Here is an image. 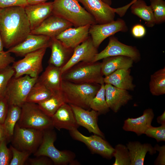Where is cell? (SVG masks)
<instances>
[{
  "mask_svg": "<svg viewBox=\"0 0 165 165\" xmlns=\"http://www.w3.org/2000/svg\"><path fill=\"white\" fill-rule=\"evenodd\" d=\"M24 7L0 8V35L6 49L21 43L30 34V24Z\"/></svg>",
  "mask_w": 165,
  "mask_h": 165,
  "instance_id": "6da1fadb",
  "label": "cell"
},
{
  "mask_svg": "<svg viewBox=\"0 0 165 165\" xmlns=\"http://www.w3.org/2000/svg\"><path fill=\"white\" fill-rule=\"evenodd\" d=\"M79 2L78 0H54L53 14L71 22L75 27L97 24L94 17Z\"/></svg>",
  "mask_w": 165,
  "mask_h": 165,
  "instance_id": "7a4b0ae2",
  "label": "cell"
},
{
  "mask_svg": "<svg viewBox=\"0 0 165 165\" xmlns=\"http://www.w3.org/2000/svg\"><path fill=\"white\" fill-rule=\"evenodd\" d=\"M101 86L97 84L75 83L63 80L61 90L66 103L89 110L90 102Z\"/></svg>",
  "mask_w": 165,
  "mask_h": 165,
  "instance_id": "3957f363",
  "label": "cell"
},
{
  "mask_svg": "<svg viewBox=\"0 0 165 165\" xmlns=\"http://www.w3.org/2000/svg\"><path fill=\"white\" fill-rule=\"evenodd\" d=\"M101 62H81L62 74V80L78 84L104 83Z\"/></svg>",
  "mask_w": 165,
  "mask_h": 165,
  "instance_id": "277c9868",
  "label": "cell"
},
{
  "mask_svg": "<svg viewBox=\"0 0 165 165\" xmlns=\"http://www.w3.org/2000/svg\"><path fill=\"white\" fill-rule=\"evenodd\" d=\"M56 137V133L53 129L44 130L42 142L34 155L35 156H47L55 165H73L77 163L74 160L75 155L73 152L66 150L60 151L56 148L54 143Z\"/></svg>",
  "mask_w": 165,
  "mask_h": 165,
  "instance_id": "5b68a950",
  "label": "cell"
},
{
  "mask_svg": "<svg viewBox=\"0 0 165 165\" xmlns=\"http://www.w3.org/2000/svg\"><path fill=\"white\" fill-rule=\"evenodd\" d=\"M21 108L20 117L17 123L20 127L42 131L54 128L51 117L45 113L38 104L26 102Z\"/></svg>",
  "mask_w": 165,
  "mask_h": 165,
  "instance_id": "8992f818",
  "label": "cell"
},
{
  "mask_svg": "<svg viewBox=\"0 0 165 165\" xmlns=\"http://www.w3.org/2000/svg\"><path fill=\"white\" fill-rule=\"evenodd\" d=\"M38 78L28 75L13 76L8 84L4 96L9 106L15 105L21 107L26 102L27 96Z\"/></svg>",
  "mask_w": 165,
  "mask_h": 165,
  "instance_id": "52a82bcc",
  "label": "cell"
},
{
  "mask_svg": "<svg viewBox=\"0 0 165 165\" xmlns=\"http://www.w3.org/2000/svg\"><path fill=\"white\" fill-rule=\"evenodd\" d=\"M44 131L20 127L16 123L11 138L12 146L20 151L34 154L41 144Z\"/></svg>",
  "mask_w": 165,
  "mask_h": 165,
  "instance_id": "ba28073f",
  "label": "cell"
},
{
  "mask_svg": "<svg viewBox=\"0 0 165 165\" xmlns=\"http://www.w3.org/2000/svg\"><path fill=\"white\" fill-rule=\"evenodd\" d=\"M47 48H43L28 53L24 58L15 61L12 66L15 71L14 76L28 75L37 78L43 70L42 61Z\"/></svg>",
  "mask_w": 165,
  "mask_h": 165,
  "instance_id": "9c48e42d",
  "label": "cell"
},
{
  "mask_svg": "<svg viewBox=\"0 0 165 165\" xmlns=\"http://www.w3.org/2000/svg\"><path fill=\"white\" fill-rule=\"evenodd\" d=\"M123 56L131 58L134 62L137 63L141 60L139 50L134 46L124 44L119 41L116 37H109L107 46L95 56L93 62H95L105 58L112 56Z\"/></svg>",
  "mask_w": 165,
  "mask_h": 165,
  "instance_id": "30bf717a",
  "label": "cell"
},
{
  "mask_svg": "<svg viewBox=\"0 0 165 165\" xmlns=\"http://www.w3.org/2000/svg\"><path fill=\"white\" fill-rule=\"evenodd\" d=\"M128 30L125 21L122 19L118 18L116 20L105 24L91 25L89 33L94 46L98 48L107 38L118 32H125Z\"/></svg>",
  "mask_w": 165,
  "mask_h": 165,
  "instance_id": "8fae6325",
  "label": "cell"
},
{
  "mask_svg": "<svg viewBox=\"0 0 165 165\" xmlns=\"http://www.w3.org/2000/svg\"><path fill=\"white\" fill-rule=\"evenodd\" d=\"M69 132L74 139L84 143L93 153L99 154L107 159H111L113 157L114 148L102 137L95 134L86 136L77 129Z\"/></svg>",
  "mask_w": 165,
  "mask_h": 165,
  "instance_id": "7c38bea8",
  "label": "cell"
},
{
  "mask_svg": "<svg viewBox=\"0 0 165 165\" xmlns=\"http://www.w3.org/2000/svg\"><path fill=\"white\" fill-rule=\"evenodd\" d=\"M73 26L69 21L53 14L39 26L31 30L30 34L43 35L54 38Z\"/></svg>",
  "mask_w": 165,
  "mask_h": 165,
  "instance_id": "4fadbf2b",
  "label": "cell"
},
{
  "mask_svg": "<svg viewBox=\"0 0 165 165\" xmlns=\"http://www.w3.org/2000/svg\"><path fill=\"white\" fill-rule=\"evenodd\" d=\"M85 9L94 18L97 24H102L114 20L115 8L102 0H78Z\"/></svg>",
  "mask_w": 165,
  "mask_h": 165,
  "instance_id": "5bb4252c",
  "label": "cell"
},
{
  "mask_svg": "<svg viewBox=\"0 0 165 165\" xmlns=\"http://www.w3.org/2000/svg\"><path fill=\"white\" fill-rule=\"evenodd\" d=\"M51 38L40 35L29 34L21 43L7 50L17 56L26 54L43 48L49 47Z\"/></svg>",
  "mask_w": 165,
  "mask_h": 165,
  "instance_id": "9a60e30c",
  "label": "cell"
},
{
  "mask_svg": "<svg viewBox=\"0 0 165 165\" xmlns=\"http://www.w3.org/2000/svg\"><path fill=\"white\" fill-rule=\"evenodd\" d=\"M91 38H88L74 50L73 54L67 63L61 68L62 74L77 63L81 62H93L98 53Z\"/></svg>",
  "mask_w": 165,
  "mask_h": 165,
  "instance_id": "2e32d148",
  "label": "cell"
},
{
  "mask_svg": "<svg viewBox=\"0 0 165 165\" xmlns=\"http://www.w3.org/2000/svg\"><path fill=\"white\" fill-rule=\"evenodd\" d=\"M53 2H44L28 4L24 7L31 30L39 26L53 14Z\"/></svg>",
  "mask_w": 165,
  "mask_h": 165,
  "instance_id": "e0dca14e",
  "label": "cell"
},
{
  "mask_svg": "<svg viewBox=\"0 0 165 165\" xmlns=\"http://www.w3.org/2000/svg\"><path fill=\"white\" fill-rule=\"evenodd\" d=\"M73 111L77 124L85 128L89 132L104 138V134L100 129L98 124V116L96 111H89L81 107L70 105Z\"/></svg>",
  "mask_w": 165,
  "mask_h": 165,
  "instance_id": "ac0fdd59",
  "label": "cell"
},
{
  "mask_svg": "<svg viewBox=\"0 0 165 165\" xmlns=\"http://www.w3.org/2000/svg\"><path fill=\"white\" fill-rule=\"evenodd\" d=\"M51 118L53 127L59 130L64 129L70 131L79 127L71 105L66 103L60 107Z\"/></svg>",
  "mask_w": 165,
  "mask_h": 165,
  "instance_id": "d6986e66",
  "label": "cell"
},
{
  "mask_svg": "<svg viewBox=\"0 0 165 165\" xmlns=\"http://www.w3.org/2000/svg\"><path fill=\"white\" fill-rule=\"evenodd\" d=\"M91 25H87L68 28L55 38L60 41L68 48L74 49L89 37V29Z\"/></svg>",
  "mask_w": 165,
  "mask_h": 165,
  "instance_id": "ffe728a7",
  "label": "cell"
},
{
  "mask_svg": "<svg viewBox=\"0 0 165 165\" xmlns=\"http://www.w3.org/2000/svg\"><path fill=\"white\" fill-rule=\"evenodd\" d=\"M105 99L110 109L116 113L123 106L133 99L128 90L105 83Z\"/></svg>",
  "mask_w": 165,
  "mask_h": 165,
  "instance_id": "44dd1931",
  "label": "cell"
},
{
  "mask_svg": "<svg viewBox=\"0 0 165 165\" xmlns=\"http://www.w3.org/2000/svg\"><path fill=\"white\" fill-rule=\"evenodd\" d=\"M154 116L153 110L150 108L146 109L141 116L135 118H128L124 120L123 129L125 131L133 132L138 136H140L145 134L152 126Z\"/></svg>",
  "mask_w": 165,
  "mask_h": 165,
  "instance_id": "7402d4cb",
  "label": "cell"
},
{
  "mask_svg": "<svg viewBox=\"0 0 165 165\" xmlns=\"http://www.w3.org/2000/svg\"><path fill=\"white\" fill-rule=\"evenodd\" d=\"M49 47L51 52L49 64L61 68L69 60L74 51L66 47L55 38H51Z\"/></svg>",
  "mask_w": 165,
  "mask_h": 165,
  "instance_id": "603a6c76",
  "label": "cell"
},
{
  "mask_svg": "<svg viewBox=\"0 0 165 165\" xmlns=\"http://www.w3.org/2000/svg\"><path fill=\"white\" fill-rule=\"evenodd\" d=\"M62 74L61 68L49 64L37 81L53 92L61 90Z\"/></svg>",
  "mask_w": 165,
  "mask_h": 165,
  "instance_id": "cb8c5ba5",
  "label": "cell"
},
{
  "mask_svg": "<svg viewBox=\"0 0 165 165\" xmlns=\"http://www.w3.org/2000/svg\"><path fill=\"white\" fill-rule=\"evenodd\" d=\"M130 75V69H121L115 71L104 78V83L110 84L117 88L133 91L135 85Z\"/></svg>",
  "mask_w": 165,
  "mask_h": 165,
  "instance_id": "d4e9b609",
  "label": "cell"
},
{
  "mask_svg": "<svg viewBox=\"0 0 165 165\" xmlns=\"http://www.w3.org/2000/svg\"><path fill=\"white\" fill-rule=\"evenodd\" d=\"M130 158V165H143L147 152L153 155L156 152L154 147L149 143L142 144L138 141L129 142L126 144Z\"/></svg>",
  "mask_w": 165,
  "mask_h": 165,
  "instance_id": "484cf974",
  "label": "cell"
},
{
  "mask_svg": "<svg viewBox=\"0 0 165 165\" xmlns=\"http://www.w3.org/2000/svg\"><path fill=\"white\" fill-rule=\"evenodd\" d=\"M102 60L101 72L105 76L118 70L130 69L134 62L131 58L123 56L109 57Z\"/></svg>",
  "mask_w": 165,
  "mask_h": 165,
  "instance_id": "4316f807",
  "label": "cell"
},
{
  "mask_svg": "<svg viewBox=\"0 0 165 165\" xmlns=\"http://www.w3.org/2000/svg\"><path fill=\"white\" fill-rule=\"evenodd\" d=\"M131 6V13L144 21L147 26L152 27L155 25V18L150 6H148L143 0H137Z\"/></svg>",
  "mask_w": 165,
  "mask_h": 165,
  "instance_id": "83f0119b",
  "label": "cell"
},
{
  "mask_svg": "<svg viewBox=\"0 0 165 165\" xmlns=\"http://www.w3.org/2000/svg\"><path fill=\"white\" fill-rule=\"evenodd\" d=\"M65 103L61 90L53 92L49 98L38 104L45 113L51 117L60 107Z\"/></svg>",
  "mask_w": 165,
  "mask_h": 165,
  "instance_id": "f1b7e54d",
  "label": "cell"
},
{
  "mask_svg": "<svg viewBox=\"0 0 165 165\" xmlns=\"http://www.w3.org/2000/svg\"><path fill=\"white\" fill-rule=\"evenodd\" d=\"M21 111V107L15 105H9L7 113L3 124L8 140L13 135L15 125L19 120Z\"/></svg>",
  "mask_w": 165,
  "mask_h": 165,
  "instance_id": "f546056e",
  "label": "cell"
},
{
  "mask_svg": "<svg viewBox=\"0 0 165 165\" xmlns=\"http://www.w3.org/2000/svg\"><path fill=\"white\" fill-rule=\"evenodd\" d=\"M149 86L150 91L153 96H159L165 94V67L151 75Z\"/></svg>",
  "mask_w": 165,
  "mask_h": 165,
  "instance_id": "4dcf8cb0",
  "label": "cell"
},
{
  "mask_svg": "<svg viewBox=\"0 0 165 165\" xmlns=\"http://www.w3.org/2000/svg\"><path fill=\"white\" fill-rule=\"evenodd\" d=\"M53 93L37 81L31 89L26 102L38 104L48 99Z\"/></svg>",
  "mask_w": 165,
  "mask_h": 165,
  "instance_id": "1f68e13d",
  "label": "cell"
},
{
  "mask_svg": "<svg viewBox=\"0 0 165 165\" xmlns=\"http://www.w3.org/2000/svg\"><path fill=\"white\" fill-rule=\"evenodd\" d=\"M90 107V109L97 112L99 115L105 114L109 111L105 99V83L101 85L99 90L91 101Z\"/></svg>",
  "mask_w": 165,
  "mask_h": 165,
  "instance_id": "d6a6232c",
  "label": "cell"
},
{
  "mask_svg": "<svg viewBox=\"0 0 165 165\" xmlns=\"http://www.w3.org/2000/svg\"><path fill=\"white\" fill-rule=\"evenodd\" d=\"M113 157L115 160L113 165H130V158L128 149L126 146L119 144L114 148Z\"/></svg>",
  "mask_w": 165,
  "mask_h": 165,
  "instance_id": "836d02e7",
  "label": "cell"
},
{
  "mask_svg": "<svg viewBox=\"0 0 165 165\" xmlns=\"http://www.w3.org/2000/svg\"><path fill=\"white\" fill-rule=\"evenodd\" d=\"M156 24H160L165 21V2L163 0H150Z\"/></svg>",
  "mask_w": 165,
  "mask_h": 165,
  "instance_id": "e575fe53",
  "label": "cell"
},
{
  "mask_svg": "<svg viewBox=\"0 0 165 165\" xmlns=\"http://www.w3.org/2000/svg\"><path fill=\"white\" fill-rule=\"evenodd\" d=\"M14 74L15 71L10 65L0 70V99L4 97L8 84Z\"/></svg>",
  "mask_w": 165,
  "mask_h": 165,
  "instance_id": "d590c367",
  "label": "cell"
},
{
  "mask_svg": "<svg viewBox=\"0 0 165 165\" xmlns=\"http://www.w3.org/2000/svg\"><path fill=\"white\" fill-rule=\"evenodd\" d=\"M10 148L11 151L12 157L9 165H24L31 154L24 151H20L16 149L12 145Z\"/></svg>",
  "mask_w": 165,
  "mask_h": 165,
  "instance_id": "8d00e7d4",
  "label": "cell"
},
{
  "mask_svg": "<svg viewBox=\"0 0 165 165\" xmlns=\"http://www.w3.org/2000/svg\"><path fill=\"white\" fill-rule=\"evenodd\" d=\"M8 141L5 138L0 143V165H9L12 158L11 151L7 146Z\"/></svg>",
  "mask_w": 165,
  "mask_h": 165,
  "instance_id": "74e56055",
  "label": "cell"
},
{
  "mask_svg": "<svg viewBox=\"0 0 165 165\" xmlns=\"http://www.w3.org/2000/svg\"><path fill=\"white\" fill-rule=\"evenodd\" d=\"M145 134L155 139L157 142L165 141V124L157 127L151 126L146 131Z\"/></svg>",
  "mask_w": 165,
  "mask_h": 165,
  "instance_id": "f35d334b",
  "label": "cell"
},
{
  "mask_svg": "<svg viewBox=\"0 0 165 165\" xmlns=\"http://www.w3.org/2000/svg\"><path fill=\"white\" fill-rule=\"evenodd\" d=\"M53 163L49 157L44 156H35L33 158H29L25 164L30 165H50Z\"/></svg>",
  "mask_w": 165,
  "mask_h": 165,
  "instance_id": "ab89813d",
  "label": "cell"
},
{
  "mask_svg": "<svg viewBox=\"0 0 165 165\" xmlns=\"http://www.w3.org/2000/svg\"><path fill=\"white\" fill-rule=\"evenodd\" d=\"M15 60L14 58L11 55V53L7 51L0 52V70L10 66Z\"/></svg>",
  "mask_w": 165,
  "mask_h": 165,
  "instance_id": "60d3db41",
  "label": "cell"
},
{
  "mask_svg": "<svg viewBox=\"0 0 165 165\" xmlns=\"http://www.w3.org/2000/svg\"><path fill=\"white\" fill-rule=\"evenodd\" d=\"M28 4L27 0H0V8L14 6L24 7Z\"/></svg>",
  "mask_w": 165,
  "mask_h": 165,
  "instance_id": "b9f144b4",
  "label": "cell"
},
{
  "mask_svg": "<svg viewBox=\"0 0 165 165\" xmlns=\"http://www.w3.org/2000/svg\"><path fill=\"white\" fill-rule=\"evenodd\" d=\"M156 151L159 153L157 157L155 160L154 164L156 165H165V145L160 146L158 144L154 147Z\"/></svg>",
  "mask_w": 165,
  "mask_h": 165,
  "instance_id": "7bdbcfd3",
  "label": "cell"
},
{
  "mask_svg": "<svg viewBox=\"0 0 165 165\" xmlns=\"http://www.w3.org/2000/svg\"><path fill=\"white\" fill-rule=\"evenodd\" d=\"M9 106L7 102L4 97L0 99V124L4 123L7 113Z\"/></svg>",
  "mask_w": 165,
  "mask_h": 165,
  "instance_id": "ee69618b",
  "label": "cell"
},
{
  "mask_svg": "<svg viewBox=\"0 0 165 165\" xmlns=\"http://www.w3.org/2000/svg\"><path fill=\"white\" fill-rule=\"evenodd\" d=\"M131 32L133 35L136 38H141L144 36L146 33L145 27L141 24H137L132 28Z\"/></svg>",
  "mask_w": 165,
  "mask_h": 165,
  "instance_id": "f6af8a7d",
  "label": "cell"
},
{
  "mask_svg": "<svg viewBox=\"0 0 165 165\" xmlns=\"http://www.w3.org/2000/svg\"><path fill=\"white\" fill-rule=\"evenodd\" d=\"M137 0H133L129 4L122 7L117 8H115V13L118 14L120 17L124 15L127 10L133 3Z\"/></svg>",
  "mask_w": 165,
  "mask_h": 165,
  "instance_id": "bcb514c9",
  "label": "cell"
},
{
  "mask_svg": "<svg viewBox=\"0 0 165 165\" xmlns=\"http://www.w3.org/2000/svg\"><path fill=\"white\" fill-rule=\"evenodd\" d=\"M157 122L161 125L165 124V111L157 118Z\"/></svg>",
  "mask_w": 165,
  "mask_h": 165,
  "instance_id": "7dc6e473",
  "label": "cell"
},
{
  "mask_svg": "<svg viewBox=\"0 0 165 165\" xmlns=\"http://www.w3.org/2000/svg\"><path fill=\"white\" fill-rule=\"evenodd\" d=\"M5 138H6L5 129L3 124H0V143Z\"/></svg>",
  "mask_w": 165,
  "mask_h": 165,
  "instance_id": "c3c4849f",
  "label": "cell"
},
{
  "mask_svg": "<svg viewBox=\"0 0 165 165\" xmlns=\"http://www.w3.org/2000/svg\"><path fill=\"white\" fill-rule=\"evenodd\" d=\"M47 0H27L28 4H33L46 2Z\"/></svg>",
  "mask_w": 165,
  "mask_h": 165,
  "instance_id": "681fc988",
  "label": "cell"
},
{
  "mask_svg": "<svg viewBox=\"0 0 165 165\" xmlns=\"http://www.w3.org/2000/svg\"><path fill=\"white\" fill-rule=\"evenodd\" d=\"M4 46L3 42L0 35V52L3 51Z\"/></svg>",
  "mask_w": 165,
  "mask_h": 165,
  "instance_id": "f907efd6",
  "label": "cell"
},
{
  "mask_svg": "<svg viewBox=\"0 0 165 165\" xmlns=\"http://www.w3.org/2000/svg\"><path fill=\"white\" fill-rule=\"evenodd\" d=\"M105 3L107 4L109 6L110 5L112 4V1L111 0H102Z\"/></svg>",
  "mask_w": 165,
  "mask_h": 165,
  "instance_id": "816d5d0a",
  "label": "cell"
}]
</instances>
